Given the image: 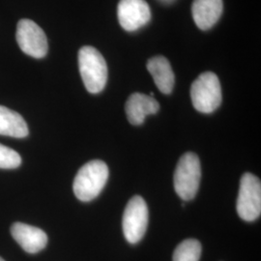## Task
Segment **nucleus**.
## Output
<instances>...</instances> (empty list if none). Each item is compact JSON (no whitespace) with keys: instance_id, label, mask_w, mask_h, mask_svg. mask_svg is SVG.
I'll use <instances>...</instances> for the list:
<instances>
[{"instance_id":"14","label":"nucleus","mask_w":261,"mask_h":261,"mask_svg":"<svg viewBox=\"0 0 261 261\" xmlns=\"http://www.w3.org/2000/svg\"><path fill=\"white\" fill-rule=\"evenodd\" d=\"M201 255V245L196 239H187L180 243L173 253V261H198Z\"/></svg>"},{"instance_id":"1","label":"nucleus","mask_w":261,"mask_h":261,"mask_svg":"<svg viewBox=\"0 0 261 261\" xmlns=\"http://www.w3.org/2000/svg\"><path fill=\"white\" fill-rule=\"evenodd\" d=\"M79 68L88 92L100 93L108 82V65L98 49L84 46L79 51Z\"/></svg>"},{"instance_id":"9","label":"nucleus","mask_w":261,"mask_h":261,"mask_svg":"<svg viewBox=\"0 0 261 261\" xmlns=\"http://www.w3.org/2000/svg\"><path fill=\"white\" fill-rule=\"evenodd\" d=\"M11 233L16 242L29 253L39 252L47 246V234L35 226L16 223L11 227Z\"/></svg>"},{"instance_id":"12","label":"nucleus","mask_w":261,"mask_h":261,"mask_svg":"<svg viewBox=\"0 0 261 261\" xmlns=\"http://www.w3.org/2000/svg\"><path fill=\"white\" fill-rule=\"evenodd\" d=\"M147 70L162 93H171L174 86V74L168 58L162 56L152 57L147 62Z\"/></svg>"},{"instance_id":"8","label":"nucleus","mask_w":261,"mask_h":261,"mask_svg":"<svg viewBox=\"0 0 261 261\" xmlns=\"http://www.w3.org/2000/svg\"><path fill=\"white\" fill-rule=\"evenodd\" d=\"M117 18L126 31H136L149 22V5L145 0H120L117 6Z\"/></svg>"},{"instance_id":"3","label":"nucleus","mask_w":261,"mask_h":261,"mask_svg":"<svg viewBox=\"0 0 261 261\" xmlns=\"http://www.w3.org/2000/svg\"><path fill=\"white\" fill-rule=\"evenodd\" d=\"M191 98L197 112H215L222 103V88L217 75L205 72L199 75L192 84Z\"/></svg>"},{"instance_id":"7","label":"nucleus","mask_w":261,"mask_h":261,"mask_svg":"<svg viewBox=\"0 0 261 261\" xmlns=\"http://www.w3.org/2000/svg\"><path fill=\"white\" fill-rule=\"evenodd\" d=\"M17 42L28 56L43 58L47 54V39L44 30L31 19H20L17 25Z\"/></svg>"},{"instance_id":"2","label":"nucleus","mask_w":261,"mask_h":261,"mask_svg":"<svg viewBox=\"0 0 261 261\" xmlns=\"http://www.w3.org/2000/svg\"><path fill=\"white\" fill-rule=\"evenodd\" d=\"M109 178V168L102 161L88 162L81 168L74 180L75 196L82 201L94 199L103 191Z\"/></svg>"},{"instance_id":"5","label":"nucleus","mask_w":261,"mask_h":261,"mask_svg":"<svg viewBox=\"0 0 261 261\" xmlns=\"http://www.w3.org/2000/svg\"><path fill=\"white\" fill-rule=\"evenodd\" d=\"M148 207L140 196L132 197L123 215V232L126 240L130 244L140 242L146 232L148 225Z\"/></svg>"},{"instance_id":"11","label":"nucleus","mask_w":261,"mask_h":261,"mask_svg":"<svg viewBox=\"0 0 261 261\" xmlns=\"http://www.w3.org/2000/svg\"><path fill=\"white\" fill-rule=\"evenodd\" d=\"M223 10V0H194L192 5L193 19L199 29L208 30L218 22Z\"/></svg>"},{"instance_id":"16","label":"nucleus","mask_w":261,"mask_h":261,"mask_svg":"<svg viewBox=\"0 0 261 261\" xmlns=\"http://www.w3.org/2000/svg\"><path fill=\"white\" fill-rule=\"evenodd\" d=\"M0 261H5V260H4V259H3V258H1V257H0Z\"/></svg>"},{"instance_id":"6","label":"nucleus","mask_w":261,"mask_h":261,"mask_svg":"<svg viewBox=\"0 0 261 261\" xmlns=\"http://www.w3.org/2000/svg\"><path fill=\"white\" fill-rule=\"evenodd\" d=\"M236 208L240 218L247 222H252L260 216V180L252 173H245L241 178Z\"/></svg>"},{"instance_id":"13","label":"nucleus","mask_w":261,"mask_h":261,"mask_svg":"<svg viewBox=\"0 0 261 261\" xmlns=\"http://www.w3.org/2000/svg\"><path fill=\"white\" fill-rule=\"evenodd\" d=\"M0 135L22 139L28 136V124L18 113L0 106Z\"/></svg>"},{"instance_id":"15","label":"nucleus","mask_w":261,"mask_h":261,"mask_svg":"<svg viewBox=\"0 0 261 261\" xmlns=\"http://www.w3.org/2000/svg\"><path fill=\"white\" fill-rule=\"evenodd\" d=\"M20 164L21 158L18 152L0 144V168H16L19 167Z\"/></svg>"},{"instance_id":"10","label":"nucleus","mask_w":261,"mask_h":261,"mask_svg":"<svg viewBox=\"0 0 261 261\" xmlns=\"http://www.w3.org/2000/svg\"><path fill=\"white\" fill-rule=\"evenodd\" d=\"M160 105L151 96L142 93H134L128 98L125 112L128 120L133 125H141L147 115L159 112Z\"/></svg>"},{"instance_id":"4","label":"nucleus","mask_w":261,"mask_h":261,"mask_svg":"<svg viewBox=\"0 0 261 261\" xmlns=\"http://www.w3.org/2000/svg\"><path fill=\"white\" fill-rule=\"evenodd\" d=\"M201 178L199 159L195 153H186L178 161L174 172V189L183 200L188 201L196 196Z\"/></svg>"}]
</instances>
